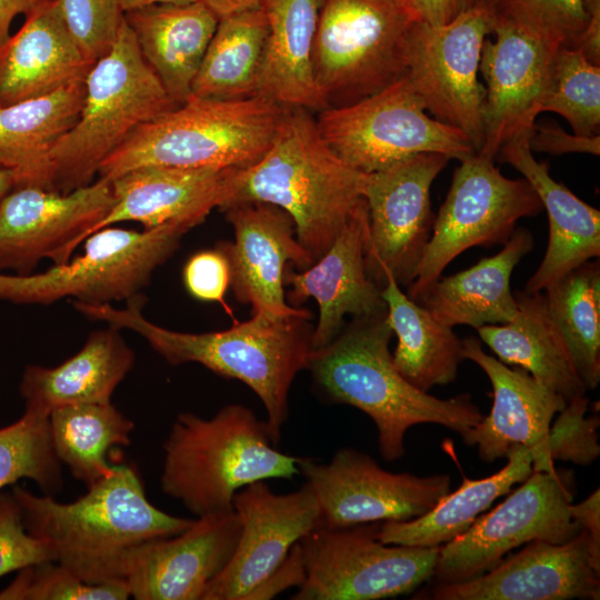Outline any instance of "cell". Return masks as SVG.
Instances as JSON below:
<instances>
[{
	"instance_id": "1",
	"label": "cell",
	"mask_w": 600,
	"mask_h": 600,
	"mask_svg": "<svg viewBox=\"0 0 600 600\" xmlns=\"http://www.w3.org/2000/svg\"><path fill=\"white\" fill-rule=\"evenodd\" d=\"M139 293L122 309L110 303L76 301L83 316L140 334L169 364L199 363L210 371L248 386L262 402L270 439L277 446L288 418V398L296 376L308 368L312 352L311 313L292 316L253 313L234 327L214 332L188 333L166 329L142 314Z\"/></svg>"
},
{
	"instance_id": "2",
	"label": "cell",
	"mask_w": 600,
	"mask_h": 600,
	"mask_svg": "<svg viewBox=\"0 0 600 600\" xmlns=\"http://www.w3.org/2000/svg\"><path fill=\"white\" fill-rule=\"evenodd\" d=\"M87 489L70 503L18 486L11 492L27 530L50 548L54 561L88 583L124 580L127 560L136 548L178 534L194 520L153 506L131 466H114L110 476Z\"/></svg>"
},
{
	"instance_id": "3",
	"label": "cell",
	"mask_w": 600,
	"mask_h": 600,
	"mask_svg": "<svg viewBox=\"0 0 600 600\" xmlns=\"http://www.w3.org/2000/svg\"><path fill=\"white\" fill-rule=\"evenodd\" d=\"M392 336L387 312L356 317L312 350L307 368L329 400L352 406L374 422L387 461L404 454V436L416 424H440L462 437L483 418L469 393L440 399L406 380L389 350Z\"/></svg>"
},
{
	"instance_id": "4",
	"label": "cell",
	"mask_w": 600,
	"mask_h": 600,
	"mask_svg": "<svg viewBox=\"0 0 600 600\" xmlns=\"http://www.w3.org/2000/svg\"><path fill=\"white\" fill-rule=\"evenodd\" d=\"M368 178L327 146L309 110L287 108L267 152L239 170L223 209L241 202L283 209L293 220L298 241L316 261L366 200Z\"/></svg>"
},
{
	"instance_id": "5",
	"label": "cell",
	"mask_w": 600,
	"mask_h": 600,
	"mask_svg": "<svg viewBox=\"0 0 600 600\" xmlns=\"http://www.w3.org/2000/svg\"><path fill=\"white\" fill-rule=\"evenodd\" d=\"M299 459L276 449L248 407L228 404L209 419L183 412L163 442L160 484L197 517L229 512L241 488L299 474Z\"/></svg>"
},
{
	"instance_id": "6",
	"label": "cell",
	"mask_w": 600,
	"mask_h": 600,
	"mask_svg": "<svg viewBox=\"0 0 600 600\" xmlns=\"http://www.w3.org/2000/svg\"><path fill=\"white\" fill-rule=\"evenodd\" d=\"M287 108L260 96L234 100L190 96L134 129L103 160L98 177L112 180L148 166L244 169L267 152Z\"/></svg>"
},
{
	"instance_id": "7",
	"label": "cell",
	"mask_w": 600,
	"mask_h": 600,
	"mask_svg": "<svg viewBox=\"0 0 600 600\" xmlns=\"http://www.w3.org/2000/svg\"><path fill=\"white\" fill-rule=\"evenodd\" d=\"M177 107L123 20L111 50L87 74L76 124L50 154L52 190L67 193L93 182L103 160L134 129Z\"/></svg>"
},
{
	"instance_id": "8",
	"label": "cell",
	"mask_w": 600,
	"mask_h": 600,
	"mask_svg": "<svg viewBox=\"0 0 600 600\" xmlns=\"http://www.w3.org/2000/svg\"><path fill=\"white\" fill-rule=\"evenodd\" d=\"M414 21L406 0H322L312 68L323 109L357 102L404 77Z\"/></svg>"
},
{
	"instance_id": "9",
	"label": "cell",
	"mask_w": 600,
	"mask_h": 600,
	"mask_svg": "<svg viewBox=\"0 0 600 600\" xmlns=\"http://www.w3.org/2000/svg\"><path fill=\"white\" fill-rule=\"evenodd\" d=\"M191 229L177 222L143 231L106 227L86 239L83 253L73 260L40 273L0 272V300L19 304H49L69 297L90 304L129 300Z\"/></svg>"
},
{
	"instance_id": "10",
	"label": "cell",
	"mask_w": 600,
	"mask_h": 600,
	"mask_svg": "<svg viewBox=\"0 0 600 600\" xmlns=\"http://www.w3.org/2000/svg\"><path fill=\"white\" fill-rule=\"evenodd\" d=\"M316 123L327 146L367 174L419 153L459 161L477 153L461 130L426 111L407 76L357 102L319 111Z\"/></svg>"
},
{
	"instance_id": "11",
	"label": "cell",
	"mask_w": 600,
	"mask_h": 600,
	"mask_svg": "<svg viewBox=\"0 0 600 600\" xmlns=\"http://www.w3.org/2000/svg\"><path fill=\"white\" fill-rule=\"evenodd\" d=\"M381 522L318 527L300 541L304 581L293 600H378L408 594L433 577L440 547L387 544Z\"/></svg>"
},
{
	"instance_id": "12",
	"label": "cell",
	"mask_w": 600,
	"mask_h": 600,
	"mask_svg": "<svg viewBox=\"0 0 600 600\" xmlns=\"http://www.w3.org/2000/svg\"><path fill=\"white\" fill-rule=\"evenodd\" d=\"M541 210L537 192L524 178L504 177L494 160L479 153L460 161L406 294L417 302L460 253L504 244L521 218Z\"/></svg>"
},
{
	"instance_id": "13",
	"label": "cell",
	"mask_w": 600,
	"mask_h": 600,
	"mask_svg": "<svg viewBox=\"0 0 600 600\" xmlns=\"http://www.w3.org/2000/svg\"><path fill=\"white\" fill-rule=\"evenodd\" d=\"M493 27L490 11L472 7L446 24L414 21L409 36L406 76L426 111L461 130L477 152L484 139L486 99L479 66Z\"/></svg>"
},
{
	"instance_id": "14",
	"label": "cell",
	"mask_w": 600,
	"mask_h": 600,
	"mask_svg": "<svg viewBox=\"0 0 600 600\" xmlns=\"http://www.w3.org/2000/svg\"><path fill=\"white\" fill-rule=\"evenodd\" d=\"M521 483L464 533L440 547L433 572L437 584L473 579L521 544L563 543L581 531L570 516L571 493L560 473L533 470Z\"/></svg>"
},
{
	"instance_id": "15",
	"label": "cell",
	"mask_w": 600,
	"mask_h": 600,
	"mask_svg": "<svg viewBox=\"0 0 600 600\" xmlns=\"http://www.w3.org/2000/svg\"><path fill=\"white\" fill-rule=\"evenodd\" d=\"M298 469L318 500L319 527L329 529L419 518L451 486L448 474L419 477L384 470L373 458L352 448L338 450L328 463L300 458Z\"/></svg>"
},
{
	"instance_id": "16",
	"label": "cell",
	"mask_w": 600,
	"mask_h": 600,
	"mask_svg": "<svg viewBox=\"0 0 600 600\" xmlns=\"http://www.w3.org/2000/svg\"><path fill=\"white\" fill-rule=\"evenodd\" d=\"M449 160L440 153H419L369 174L366 268L379 287L387 273L400 287L413 281L434 222L430 189Z\"/></svg>"
},
{
	"instance_id": "17",
	"label": "cell",
	"mask_w": 600,
	"mask_h": 600,
	"mask_svg": "<svg viewBox=\"0 0 600 600\" xmlns=\"http://www.w3.org/2000/svg\"><path fill=\"white\" fill-rule=\"evenodd\" d=\"M113 202L104 178L67 193L14 186L0 201V272L24 276L43 259L69 261Z\"/></svg>"
},
{
	"instance_id": "18",
	"label": "cell",
	"mask_w": 600,
	"mask_h": 600,
	"mask_svg": "<svg viewBox=\"0 0 600 600\" xmlns=\"http://www.w3.org/2000/svg\"><path fill=\"white\" fill-rule=\"evenodd\" d=\"M233 511L241 526L236 550L202 600H247L291 548L320 526V507L306 482L287 494L274 493L266 481L250 483L234 494Z\"/></svg>"
},
{
	"instance_id": "19",
	"label": "cell",
	"mask_w": 600,
	"mask_h": 600,
	"mask_svg": "<svg viewBox=\"0 0 600 600\" xmlns=\"http://www.w3.org/2000/svg\"><path fill=\"white\" fill-rule=\"evenodd\" d=\"M436 600H570L600 598V553L581 530L563 543L542 540L493 569L457 583L437 584Z\"/></svg>"
},
{
	"instance_id": "20",
	"label": "cell",
	"mask_w": 600,
	"mask_h": 600,
	"mask_svg": "<svg viewBox=\"0 0 600 600\" xmlns=\"http://www.w3.org/2000/svg\"><path fill=\"white\" fill-rule=\"evenodd\" d=\"M222 211L232 224L234 241L219 242L230 267L236 299L249 303L253 313L292 316L306 309L292 307L284 296L289 264L299 271L314 263L296 236L291 217L266 202L234 203Z\"/></svg>"
},
{
	"instance_id": "21",
	"label": "cell",
	"mask_w": 600,
	"mask_h": 600,
	"mask_svg": "<svg viewBox=\"0 0 600 600\" xmlns=\"http://www.w3.org/2000/svg\"><path fill=\"white\" fill-rule=\"evenodd\" d=\"M462 354L484 371L493 390L490 413L461 437L463 442L477 446L479 458L488 463L504 458L512 446L523 444L531 452L534 471L556 473L548 433L566 399L524 369L487 353L477 338L462 340Z\"/></svg>"
},
{
	"instance_id": "22",
	"label": "cell",
	"mask_w": 600,
	"mask_h": 600,
	"mask_svg": "<svg viewBox=\"0 0 600 600\" xmlns=\"http://www.w3.org/2000/svg\"><path fill=\"white\" fill-rule=\"evenodd\" d=\"M241 531L236 512L197 517L184 531L148 541L129 556L124 581L136 600H202L230 561Z\"/></svg>"
},
{
	"instance_id": "23",
	"label": "cell",
	"mask_w": 600,
	"mask_h": 600,
	"mask_svg": "<svg viewBox=\"0 0 600 600\" xmlns=\"http://www.w3.org/2000/svg\"><path fill=\"white\" fill-rule=\"evenodd\" d=\"M496 39H486L479 72L486 81L484 139L477 152L496 160L501 147L529 132L541 113L553 53L532 36L494 23Z\"/></svg>"
},
{
	"instance_id": "24",
	"label": "cell",
	"mask_w": 600,
	"mask_h": 600,
	"mask_svg": "<svg viewBox=\"0 0 600 600\" xmlns=\"http://www.w3.org/2000/svg\"><path fill=\"white\" fill-rule=\"evenodd\" d=\"M369 233L368 206L364 200L343 226L331 247L306 270L287 269L284 286H291L288 300L299 307L309 298L319 306L312 331V349L333 340L343 328L344 317H366L387 312L379 287L366 268Z\"/></svg>"
},
{
	"instance_id": "25",
	"label": "cell",
	"mask_w": 600,
	"mask_h": 600,
	"mask_svg": "<svg viewBox=\"0 0 600 600\" xmlns=\"http://www.w3.org/2000/svg\"><path fill=\"white\" fill-rule=\"evenodd\" d=\"M239 170L159 166L130 170L110 180L114 202L92 233L122 221L139 222L144 229L173 222L194 228L213 209L226 207Z\"/></svg>"
},
{
	"instance_id": "26",
	"label": "cell",
	"mask_w": 600,
	"mask_h": 600,
	"mask_svg": "<svg viewBox=\"0 0 600 600\" xmlns=\"http://www.w3.org/2000/svg\"><path fill=\"white\" fill-rule=\"evenodd\" d=\"M530 133H521L504 143L496 160L511 164L523 176L548 214L547 250L523 289L526 292H537L582 263L599 258L600 211L550 176L548 163L533 157L529 146Z\"/></svg>"
},
{
	"instance_id": "27",
	"label": "cell",
	"mask_w": 600,
	"mask_h": 600,
	"mask_svg": "<svg viewBox=\"0 0 600 600\" xmlns=\"http://www.w3.org/2000/svg\"><path fill=\"white\" fill-rule=\"evenodd\" d=\"M24 18L21 28L0 44V107L86 80L93 66L73 39L58 0Z\"/></svg>"
},
{
	"instance_id": "28",
	"label": "cell",
	"mask_w": 600,
	"mask_h": 600,
	"mask_svg": "<svg viewBox=\"0 0 600 600\" xmlns=\"http://www.w3.org/2000/svg\"><path fill=\"white\" fill-rule=\"evenodd\" d=\"M134 359L119 328L93 331L76 354L57 367H26L19 386L24 410L49 417L62 406L110 402Z\"/></svg>"
},
{
	"instance_id": "29",
	"label": "cell",
	"mask_w": 600,
	"mask_h": 600,
	"mask_svg": "<svg viewBox=\"0 0 600 600\" xmlns=\"http://www.w3.org/2000/svg\"><path fill=\"white\" fill-rule=\"evenodd\" d=\"M140 52L178 104L191 96L193 80L216 31L218 17L199 0L151 4L123 13Z\"/></svg>"
},
{
	"instance_id": "30",
	"label": "cell",
	"mask_w": 600,
	"mask_h": 600,
	"mask_svg": "<svg viewBox=\"0 0 600 600\" xmlns=\"http://www.w3.org/2000/svg\"><path fill=\"white\" fill-rule=\"evenodd\" d=\"M534 248L532 233L516 228L503 248L467 270L440 276L418 299L440 323L474 329L509 322L518 306L510 278L519 261Z\"/></svg>"
},
{
	"instance_id": "31",
	"label": "cell",
	"mask_w": 600,
	"mask_h": 600,
	"mask_svg": "<svg viewBox=\"0 0 600 600\" xmlns=\"http://www.w3.org/2000/svg\"><path fill=\"white\" fill-rule=\"evenodd\" d=\"M322 0H268V34L257 96L288 108L323 110L312 68Z\"/></svg>"
},
{
	"instance_id": "32",
	"label": "cell",
	"mask_w": 600,
	"mask_h": 600,
	"mask_svg": "<svg viewBox=\"0 0 600 600\" xmlns=\"http://www.w3.org/2000/svg\"><path fill=\"white\" fill-rule=\"evenodd\" d=\"M518 310L512 320L486 324L479 338L510 367H520L536 380L570 401L586 394L570 351L551 319L543 291L513 292Z\"/></svg>"
},
{
	"instance_id": "33",
	"label": "cell",
	"mask_w": 600,
	"mask_h": 600,
	"mask_svg": "<svg viewBox=\"0 0 600 600\" xmlns=\"http://www.w3.org/2000/svg\"><path fill=\"white\" fill-rule=\"evenodd\" d=\"M86 80L50 94L0 107V166L10 169L16 186L52 190L50 154L76 124Z\"/></svg>"
},
{
	"instance_id": "34",
	"label": "cell",
	"mask_w": 600,
	"mask_h": 600,
	"mask_svg": "<svg viewBox=\"0 0 600 600\" xmlns=\"http://www.w3.org/2000/svg\"><path fill=\"white\" fill-rule=\"evenodd\" d=\"M508 462L498 472L481 479H464L426 514L408 521H383L378 538L387 544L441 547L464 533L499 497L511 491L533 471L532 456L523 444L512 446Z\"/></svg>"
},
{
	"instance_id": "35",
	"label": "cell",
	"mask_w": 600,
	"mask_h": 600,
	"mask_svg": "<svg viewBox=\"0 0 600 600\" xmlns=\"http://www.w3.org/2000/svg\"><path fill=\"white\" fill-rule=\"evenodd\" d=\"M381 296L388 323L398 339L392 360L401 376L424 392L453 382L464 360L462 340L453 329L411 300L389 273Z\"/></svg>"
},
{
	"instance_id": "36",
	"label": "cell",
	"mask_w": 600,
	"mask_h": 600,
	"mask_svg": "<svg viewBox=\"0 0 600 600\" xmlns=\"http://www.w3.org/2000/svg\"><path fill=\"white\" fill-rule=\"evenodd\" d=\"M267 34L264 8L219 19L193 80L191 96L220 100L257 96Z\"/></svg>"
},
{
	"instance_id": "37",
	"label": "cell",
	"mask_w": 600,
	"mask_h": 600,
	"mask_svg": "<svg viewBox=\"0 0 600 600\" xmlns=\"http://www.w3.org/2000/svg\"><path fill=\"white\" fill-rule=\"evenodd\" d=\"M48 420L58 460L87 488L113 472L106 456L113 447L130 446L134 429L111 401L58 407Z\"/></svg>"
},
{
	"instance_id": "38",
	"label": "cell",
	"mask_w": 600,
	"mask_h": 600,
	"mask_svg": "<svg viewBox=\"0 0 600 600\" xmlns=\"http://www.w3.org/2000/svg\"><path fill=\"white\" fill-rule=\"evenodd\" d=\"M548 312L561 333L587 390L600 382V264L589 260L543 290Z\"/></svg>"
},
{
	"instance_id": "39",
	"label": "cell",
	"mask_w": 600,
	"mask_h": 600,
	"mask_svg": "<svg viewBox=\"0 0 600 600\" xmlns=\"http://www.w3.org/2000/svg\"><path fill=\"white\" fill-rule=\"evenodd\" d=\"M546 111L562 116L577 136H598L600 66L590 62L578 49H557L541 106V112Z\"/></svg>"
},
{
	"instance_id": "40",
	"label": "cell",
	"mask_w": 600,
	"mask_h": 600,
	"mask_svg": "<svg viewBox=\"0 0 600 600\" xmlns=\"http://www.w3.org/2000/svg\"><path fill=\"white\" fill-rule=\"evenodd\" d=\"M22 479L33 481L49 496L62 487L48 417L26 410L17 421L0 428V490Z\"/></svg>"
},
{
	"instance_id": "41",
	"label": "cell",
	"mask_w": 600,
	"mask_h": 600,
	"mask_svg": "<svg viewBox=\"0 0 600 600\" xmlns=\"http://www.w3.org/2000/svg\"><path fill=\"white\" fill-rule=\"evenodd\" d=\"M491 12L551 50L574 49L588 21L583 0H496Z\"/></svg>"
},
{
	"instance_id": "42",
	"label": "cell",
	"mask_w": 600,
	"mask_h": 600,
	"mask_svg": "<svg viewBox=\"0 0 600 600\" xmlns=\"http://www.w3.org/2000/svg\"><path fill=\"white\" fill-rule=\"evenodd\" d=\"M124 580L88 583L57 561H43L18 571L0 591V600H126Z\"/></svg>"
},
{
	"instance_id": "43",
	"label": "cell",
	"mask_w": 600,
	"mask_h": 600,
	"mask_svg": "<svg viewBox=\"0 0 600 600\" xmlns=\"http://www.w3.org/2000/svg\"><path fill=\"white\" fill-rule=\"evenodd\" d=\"M58 3L89 61L94 63L111 50L124 20L119 0H58Z\"/></svg>"
},
{
	"instance_id": "44",
	"label": "cell",
	"mask_w": 600,
	"mask_h": 600,
	"mask_svg": "<svg viewBox=\"0 0 600 600\" xmlns=\"http://www.w3.org/2000/svg\"><path fill=\"white\" fill-rule=\"evenodd\" d=\"M588 410L589 399L581 394L568 401L558 412L548 433V447L553 461L588 466L600 456V419L598 416H587Z\"/></svg>"
},
{
	"instance_id": "45",
	"label": "cell",
	"mask_w": 600,
	"mask_h": 600,
	"mask_svg": "<svg viewBox=\"0 0 600 600\" xmlns=\"http://www.w3.org/2000/svg\"><path fill=\"white\" fill-rule=\"evenodd\" d=\"M43 561H54L52 551L27 530L12 492L0 491V578Z\"/></svg>"
},
{
	"instance_id": "46",
	"label": "cell",
	"mask_w": 600,
	"mask_h": 600,
	"mask_svg": "<svg viewBox=\"0 0 600 600\" xmlns=\"http://www.w3.org/2000/svg\"><path fill=\"white\" fill-rule=\"evenodd\" d=\"M188 292L201 301H222L230 287L228 259L219 248L203 250L189 258L183 268Z\"/></svg>"
},
{
	"instance_id": "47",
	"label": "cell",
	"mask_w": 600,
	"mask_h": 600,
	"mask_svg": "<svg viewBox=\"0 0 600 600\" xmlns=\"http://www.w3.org/2000/svg\"><path fill=\"white\" fill-rule=\"evenodd\" d=\"M529 146L531 151L547 152L553 156L580 152L600 154V136L580 137L570 134L553 123L532 127Z\"/></svg>"
},
{
	"instance_id": "48",
	"label": "cell",
	"mask_w": 600,
	"mask_h": 600,
	"mask_svg": "<svg viewBox=\"0 0 600 600\" xmlns=\"http://www.w3.org/2000/svg\"><path fill=\"white\" fill-rule=\"evenodd\" d=\"M304 566L299 542L288 553L283 562L250 594L249 599H270L279 592L290 588H299L304 581Z\"/></svg>"
},
{
	"instance_id": "49",
	"label": "cell",
	"mask_w": 600,
	"mask_h": 600,
	"mask_svg": "<svg viewBox=\"0 0 600 600\" xmlns=\"http://www.w3.org/2000/svg\"><path fill=\"white\" fill-rule=\"evenodd\" d=\"M416 21L446 24L473 7V0H406Z\"/></svg>"
},
{
	"instance_id": "50",
	"label": "cell",
	"mask_w": 600,
	"mask_h": 600,
	"mask_svg": "<svg viewBox=\"0 0 600 600\" xmlns=\"http://www.w3.org/2000/svg\"><path fill=\"white\" fill-rule=\"evenodd\" d=\"M572 520L588 533L592 548L600 553V490L597 488L578 504H569Z\"/></svg>"
},
{
	"instance_id": "51",
	"label": "cell",
	"mask_w": 600,
	"mask_h": 600,
	"mask_svg": "<svg viewBox=\"0 0 600 600\" xmlns=\"http://www.w3.org/2000/svg\"><path fill=\"white\" fill-rule=\"evenodd\" d=\"M588 21L577 46L590 62L600 66V0H583Z\"/></svg>"
},
{
	"instance_id": "52",
	"label": "cell",
	"mask_w": 600,
	"mask_h": 600,
	"mask_svg": "<svg viewBox=\"0 0 600 600\" xmlns=\"http://www.w3.org/2000/svg\"><path fill=\"white\" fill-rule=\"evenodd\" d=\"M49 0H0V44L10 37L13 19L23 14L30 16Z\"/></svg>"
},
{
	"instance_id": "53",
	"label": "cell",
	"mask_w": 600,
	"mask_h": 600,
	"mask_svg": "<svg viewBox=\"0 0 600 600\" xmlns=\"http://www.w3.org/2000/svg\"><path fill=\"white\" fill-rule=\"evenodd\" d=\"M203 3L222 19L248 10L263 8L268 0H202Z\"/></svg>"
},
{
	"instance_id": "54",
	"label": "cell",
	"mask_w": 600,
	"mask_h": 600,
	"mask_svg": "<svg viewBox=\"0 0 600 600\" xmlns=\"http://www.w3.org/2000/svg\"><path fill=\"white\" fill-rule=\"evenodd\" d=\"M199 0H119L120 7L124 12L151 6V4H160V3H167V4H189L197 2Z\"/></svg>"
},
{
	"instance_id": "55",
	"label": "cell",
	"mask_w": 600,
	"mask_h": 600,
	"mask_svg": "<svg viewBox=\"0 0 600 600\" xmlns=\"http://www.w3.org/2000/svg\"><path fill=\"white\" fill-rule=\"evenodd\" d=\"M16 186L14 173L0 166V201Z\"/></svg>"
},
{
	"instance_id": "56",
	"label": "cell",
	"mask_w": 600,
	"mask_h": 600,
	"mask_svg": "<svg viewBox=\"0 0 600 600\" xmlns=\"http://www.w3.org/2000/svg\"><path fill=\"white\" fill-rule=\"evenodd\" d=\"M494 1L496 0H473V7L483 8L491 12Z\"/></svg>"
}]
</instances>
